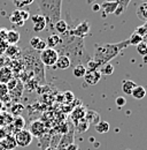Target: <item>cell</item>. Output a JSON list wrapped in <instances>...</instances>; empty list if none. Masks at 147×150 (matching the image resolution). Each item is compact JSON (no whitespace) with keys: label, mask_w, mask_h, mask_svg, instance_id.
Masks as SVG:
<instances>
[{"label":"cell","mask_w":147,"mask_h":150,"mask_svg":"<svg viewBox=\"0 0 147 150\" xmlns=\"http://www.w3.org/2000/svg\"><path fill=\"white\" fill-rule=\"evenodd\" d=\"M115 103H116V105H117V106H120V108H122V106H124V105H125V103H127V100H125V98H124V97H122V96H120V97H117V98H116V100H115Z\"/></svg>","instance_id":"e575fe53"},{"label":"cell","mask_w":147,"mask_h":150,"mask_svg":"<svg viewBox=\"0 0 147 150\" xmlns=\"http://www.w3.org/2000/svg\"><path fill=\"white\" fill-rule=\"evenodd\" d=\"M130 44H129L128 39L120 42V43H115V44L100 45L95 49V52H94V56H93L92 60H94L99 65V67H101L106 64H109L111 59H114L123 49H125Z\"/></svg>","instance_id":"3957f363"},{"label":"cell","mask_w":147,"mask_h":150,"mask_svg":"<svg viewBox=\"0 0 147 150\" xmlns=\"http://www.w3.org/2000/svg\"><path fill=\"white\" fill-rule=\"evenodd\" d=\"M86 73V67L83 64H77L73 69V75L76 79H82L84 77V75Z\"/></svg>","instance_id":"603a6c76"},{"label":"cell","mask_w":147,"mask_h":150,"mask_svg":"<svg viewBox=\"0 0 147 150\" xmlns=\"http://www.w3.org/2000/svg\"><path fill=\"white\" fill-rule=\"evenodd\" d=\"M99 72H100L101 75H106V76L111 75L114 73V66L110 65V64H106V65H104V66L100 67V71Z\"/></svg>","instance_id":"f1b7e54d"},{"label":"cell","mask_w":147,"mask_h":150,"mask_svg":"<svg viewBox=\"0 0 147 150\" xmlns=\"http://www.w3.org/2000/svg\"><path fill=\"white\" fill-rule=\"evenodd\" d=\"M38 8L40 11V15L46 20V27L50 30H54V24L61 20V9H62V0H36Z\"/></svg>","instance_id":"7a4b0ae2"},{"label":"cell","mask_w":147,"mask_h":150,"mask_svg":"<svg viewBox=\"0 0 147 150\" xmlns=\"http://www.w3.org/2000/svg\"><path fill=\"white\" fill-rule=\"evenodd\" d=\"M89 122L85 120V119H80V120H78L77 122H76V129L78 132H85L88 131V128H89Z\"/></svg>","instance_id":"f546056e"},{"label":"cell","mask_w":147,"mask_h":150,"mask_svg":"<svg viewBox=\"0 0 147 150\" xmlns=\"http://www.w3.org/2000/svg\"><path fill=\"white\" fill-rule=\"evenodd\" d=\"M16 83H18V81H16L15 79H12L8 83H6V86H7L8 90H9V91H12V90L14 89V86H16Z\"/></svg>","instance_id":"8d00e7d4"},{"label":"cell","mask_w":147,"mask_h":150,"mask_svg":"<svg viewBox=\"0 0 147 150\" xmlns=\"http://www.w3.org/2000/svg\"><path fill=\"white\" fill-rule=\"evenodd\" d=\"M16 141L14 135L8 134L6 137H4L2 140H0V147L4 150H13L16 148Z\"/></svg>","instance_id":"30bf717a"},{"label":"cell","mask_w":147,"mask_h":150,"mask_svg":"<svg viewBox=\"0 0 147 150\" xmlns=\"http://www.w3.org/2000/svg\"><path fill=\"white\" fill-rule=\"evenodd\" d=\"M24 125H25V120H24L22 117L18 115V117L14 119V124H13V126H14V128H15V131L16 132L23 129V128H24Z\"/></svg>","instance_id":"83f0119b"},{"label":"cell","mask_w":147,"mask_h":150,"mask_svg":"<svg viewBox=\"0 0 147 150\" xmlns=\"http://www.w3.org/2000/svg\"><path fill=\"white\" fill-rule=\"evenodd\" d=\"M94 128H95V131L98 132V133H100V134H106V133L109 132L110 126L107 121H99L97 125H94Z\"/></svg>","instance_id":"d4e9b609"},{"label":"cell","mask_w":147,"mask_h":150,"mask_svg":"<svg viewBox=\"0 0 147 150\" xmlns=\"http://www.w3.org/2000/svg\"><path fill=\"white\" fill-rule=\"evenodd\" d=\"M92 9H93V11H95V12H98V11H100V5H97V4H94V5H92Z\"/></svg>","instance_id":"b9f144b4"},{"label":"cell","mask_w":147,"mask_h":150,"mask_svg":"<svg viewBox=\"0 0 147 150\" xmlns=\"http://www.w3.org/2000/svg\"><path fill=\"white\" fill-rule=\"evenodd\" d=\"M9 20H10V22H12L13 24H15V25H18V27H22V25L25 23V21L23 20L22 15H21V11H20V9L14 11L13 14L9 16Z\"/></svg>","instance_id":"ac0fdd59"},{"label":"cell","mask_w":147,"mask_h":150,"mask_svg":"<svg viewBox=\"0 0 147 150\" xmlns=\"http://www.w3.org/2000/svg\"><path fill=\"white\" fill-rule=\"evenodd\" d=\"M14 5H15V7H18V9H22L24 6H29V5H31L35 0H10Z\"/></svg>","instance_id":"4dcf8cb0"},{"label":"cell","mask_w":147,"mask_h":150,"mask_svg":"<svg viewBox=\"0 0 147 150\" xmlns=\"http://www.w3.org/2000/svg\"><path fill=\"white\" fill-rule=\"evenodd\" d=\"M118 5L120 4L117 0H106L100 5V9H102L105 14H113L117 9Z\"/></svg>","instance_id":"9c48e42d"},{"label":"cell","mask_w":147,"mask_h":150,"mask_svg":"<svg viewBox=\"0 0 147 150\" xmlns=\"http://www.w3.org/2000/svg\"><path fill=\"white\" fill-rule=\"evenodd\" d=\"M60 43H61V36L56 34H51L46 39V45L47 47H51V49H56L60 45Z\"/></svg>","instance_id":"2e32d148"},{"label":"cell","mask_w":147,"mask_h":150,"mask_svg":"<svg viewBox=\"0 0 147 150\" xmlns=\"http://www.w3.org/2000/svg\"><path fill=\"white\" fill-rule=\"evenodd\" d=\"M88 122H89V125H97L100 120H99V114L97 112H94V111H86L85 113V118H84Z\"/></svg>","instance_id":"ffe728a7"},{"label":"cell","mask_w":147,"mask_h":150,"mask_svg":"<svg viewBox=\"0 0 147 150\" xmlns=\"http://www.w3.org/2000/svg\"><path fill=\"white\" fill-rule=\"evenodd\" d=\"M66 150H78V146H77L76 143H71V144H69V146L67 147Z\"/></svg>","instance_id":"60d3db41"},{"label":"cell","mask_w":147,"mask_h":150,"mask_svg":"<svg viewBox=\"0 0 147 150\" xmlns=\"http://www.w3.org/2000/svg\"><path fill=\"white\" fill-rule=\"evenodd\" d=\"M9 90L5 83H0V100L6 102L9 100Z\"/></svg>","instance_id":"484cf974"},{"label":"cell","mask_w":147,"mask_h":150,"mask_svg":"<svg viewBox=\"0 0 147 150\" xmlns=\"http://www.w3.org/2000/svg\"><path fill=\"white\" fill-rule=\"evenodd\" d=\"M66 36V39L61 37V43L57 46V49H55L59 52H61V54L59 56H67L70 60L76 59V61H89L90 56L86 53L85 46H84V38L75 37L68 34V30L66 34H63Z\"/></svg>","instance_id":"6da1fadb"},{"label":"cell","mask_w":147,"mask_h":150,"mask_svg":"<svg viewBox=\"0 0 147 150\" xmlns=\"http://www.w3.org/2000/svg\"><path fill=\"white\" fill-rule=\"evenodd\" d=\"M22 110H23V106H22V105H20V104H18V108H13V109H12L13 113H15L16 115H18L20 113L22 112Z\"/></svg>","instance_id":"74e56055"},{"label":"cell","mask_w":147,"mask_h":150,"mask_svg":"<svg viewBox=\"0 0 147 150\" xmlns=\"http://www.w3.org/2000/svg\"><path fill=\"white\" fill-rule=\"evenodd\" d=\"M8 135V133L6 131V128H2V127H0V140H2L4 137H6Z\"/></svg>","instance_id":"f35d334b"},{"label":"cell","mask_w":147,"mask_h":150,"mask_svg":"<svg viewBox=\"0 0 147 150\" xmlns=\"http://www.w3.org/2000/svg\"><path fill=\"white\" fill-rule=\"evenodd\" d=\"M117 1H118V4H120L118 6H120L123 11H125V9L128 8V5L130 4L131 0H117Z\"/></svg>","instance_id":"d590c367"},{"label":"cell","mask_w":147,"mask_h":150,"mask_svg":"<svg viewBox=\"0 0 147 150\" xmlns=\"http://www.w3.org/2000/svg\"><path fill=\"white\" fill-rule=\"evenodd\" d=\"M20 33L16 30H7V35H6V40H7V44H10V45H16L20 40Z\"/></svg>","instance_id":"9a60e30c"},{"label":"cell","mask_w":147,"mask_h":150,"mask_svg":"<svg viewBox=\"0 0 147 150\" xmlns=\"http://www.w3.org/2000/svg\"><path fill=\"white\" fill-rule=\"evenodd\" d=\"M13 79V72L9 67H0V83H8Z\"/></svg>","instance_id":"5bb4252c"},{"label":"cell","mask_w":147,"mask_h":150,"mask_svg":"<svg viewBox=\"0 0 147 150\" xmlns=\"http://www.w3.org/2000/svg\"><path fill=\"white\" fill-rule=\"evenodd\" d=\"M83 79H84V81H85V83L88 86H94V84H97L100 81L101 74H100L99 69L92 71V69H88L86 68V73H85Z\"/></svg>","instance_id":"ba28073f"},{"label":"cell","mask_w":147,"mask_h":150,"mask_svg":"<svg viewBox=\"0 0 147 150\" xmlns=\"http://www.w3.org/2000/svg\"><path fill=\"white\" fill-rule=\"evenodd\" d=\"M134 33H137L139 36H141V37H146L147 36V22L146 23H144L143 25H139V27H137L136 28V30H134Z\"/></svg>","instance_id":"1f68e13d"},{"label":"cell","mask_w":147,"mask_h":150,"mask_svg":"<svg viewBox=\"0 0 147 150\" xmlns=\"http://www.w3.org/2000/svg\"><path fill=\"white\" fill-rule=\"evenodd\" d=\"M45 150H56V148H55V147H52V146H50V147H47Z\"/></svg>","instance_id":"7bdbcfd3"},{"label":"cell","mask_w":147,"mask_h":150,"mask_svg":"<svg viewBox=\"0 0 147 150\" xmlns=\"http://www.w3.org/2000/svg\"><path fill=\"white\" fill-rule=\"evenodd\" d=\"M64 95H66V96H68V97H67V102H68V103H69V102H71L74 98H75V97H74V95L71 94L70 91H67Z\"/></svg>","instance_id":"ab89813d"},{"label":"cell","mask_w":147,"mask_h":150,"mask_svg":"<svg viewBox=\"0 0 147 150\" xmlns=\"http://www.w3.org/2000/svg\"><path fill=\"white\" fill-rule=\"evenodd\" d=\"M57 58H59V53L55 49L46 47L44 51L40 52V61L43 65L47 67H54Z\"/></svg>","instance_id":"277c9868"},{"label":"cell","mask_w":147,"mask_h":150,"mask_svg":"<svg viewBox=\"0 0 147 150\" xmlns=\"http://www.w3.org/2000/svg\"><path fill=\"white\" fill-rule=\"evenodd\" d=\"M30 45H31V47L34 49V50H36V51H39V52H41V51H44L46 47H47V45H46V40H44V39H41L40 37H32L30 39Z\"/></svg>","instance_id":"7c38bea8"},{"label":"cell","mask_w":147,"mask_h":150,"mask_svg":"<svg viewBox=\"0 0 147 150\" xmlns=\"http://www.w3.org/2000/svg\"><path fill=\"white\" fill-rule=\"evenodd\" d=\"M15 141H16V144L20 146V147H28L31 144L32 142V139L34 136L31 135V133L28 131V129H21V131H18L15 133Z\"/></svg>","instance_id":"5b68a950"},{"label":"cell","mask_w":147,"mask_h":150,"mask_svg":"<svg viewBox=\"0 0 147 150\" xmlns=\"http://www.w3.org/2000/svg\"><path fill=\"white\" fill-rule=\"evenodd\" d=\"M144 61H145V62H147V56L144 57Z\"/></svg>","instance_id":"bcb514c9"},{"label":"cell","mask_w":147,"mask_h":150,"mask_svg":"<svg viewBox=\"0 0 147 150\" xmlns=\"http://www.w3.org/2000/svg\"><path fill=\"white\" fill-rule=\"evenodd\" d=\"M54 30L56 31V33H59L60 35L66 34L67 30H68V24H67V22L62 19L59 20V21L54 24Z\"/></svg>","instance_id":"7402d4cb"},{"label":"cell","mask_w":147,"mask_h":150,"mask_svg":"<svg viewBox=\"0 0 147 150\" xmlns=\"http://www.w3.org/2000/svg\"><path fill=\"white\" fill-rule=\"evenodd\" d=\"M129 44L130 45H134V46H137L139 43H141L143 42V37L141 36H139L137 33H132L131 35H130V37H129Z\"/></svg>","instance_id":"4316f807"},{"label":"cell","mask_w":147,"mask_h":150,"mask_svg":"<svg viewBox=\"0 0 147 150\" xmlns=\"http://www.w3.org/2000/svg\"><path fill=\"white\" fill-rule=\"evenodd\" d=\"M31 20H32V23H34V31L40 33L46 28V20L43 15L36 14L31 18Z\"/></svg>","instance_id":"8fae6325"},{"label":"cell","mask_w":147,"mask_h":150,"mask_svg":"<svg viewBox=\"0 0 147 150\" xmlns=\"http://www.w3.org/2000/svg\"><path fill=\"white\" fill-rule=\"evenodd\" d=\"M131 96H132L134 99H143V98L146 96V89H145L143 86H137V87L132 90Z\"/></svg>","instance_id":"44dd1931"},{"label":"cell","mask_w":147,"mask_h":150,"mask_svg":"<svg viewBox=\"0 0 147 150\" xmlns=\"http://www.w3.org/2000/svg\"><path fill=\"white\" fill-rule=\"evenodd\" d=\"M85 113H86V110H85L83 106H78V108H76V109L73 111L71 119H73L75 122H77L78 120L85 118Z\"/></svg>","instance_id":"d6986e66"},{"label":"cell","mask_w":147,"mask_h":150,"mask_svg":"<svg viewBox=\"0 0 147 150\" xmlns=\"http://www.w3.org/2000/svg\"><path fill=\"white\" fill-rule=\"evenodd\" d=\"M143 42H144V43H145V44H146V45H147V36H146V37H144V38H143Z\"/></svg>","instance_id":"ee69618b"},{"label":"cell","mask_w":147,"mask_h":150,"mask_svg":"<svg viewBox=\"0 0 147 150\" xmlns=\"http://www.w3.org/2000/svg\"><path fill=\"white\" fill-rule=\"evenodd\" d=\"M137 16L138 19L143 22H147V1L141 2L140 5H138L137 7Z\"/></svg>","instance_id":"e0dca14e"},{"label":"cell","mask_w":147,"mask_h":150,"mask_svg":"<svg viewBox=\"0 0 147 150\" xmlns=\"http://www.w3.org/2000/svg\"><path fill=\"white\" fill-rule=\"evenodd\" d=\"M136 87H137V84H136L133 81H131V80H125V81L123 82V84H122V91L125 95H131L132 90H133Z\"/></svg>","instance_id":"cb8c5ba5"},{"label":"cell","mask_w":147,"mask_h":150,"mask_svg":"<svg viewBox=\"0 0 147 150\" xmlns=\"http://www.w3.org/2000/svg\"><path fill=\"white\" fill-rule=\"evenodd\" d=\"M18 51H20V49H18V46H15V45H10V46H8V47H7L6 53H7L9 57H13L14 54L18 53Z\"/></svg>","instance_id":"836d02e7"},{"label":"cell","mask_w":147,"mask_h":150,"mask_svg":"<svg viewBox=\"0 0 147 150\" xmlns=\"http://www.w3.org/2000/svg\"><path fill=\"white\" fill-rule=\"evenodd\" d=\"M93 1H95V0H88V4L92 5V2H93Z\"/></svg>","instance_id":"f6af8a7d"},{"label":"cell","mask_w":147,"mask_h":150,"mask_svg":"<svg viewBox=\"0 0 147 150\" xmlns=\"http://www.w3.org/2000/svg\"><path fill=\"white\" fill-rule=\"evenodd\" d=\"M71 66V60L68 58L67 56H59L56 62H55V68L57 69H67Z\"/></svg>","instance_id":"4fadbf2b"},{"label":"cell","mask_w":147,"mask_h":150,"mask_svg":"<svg viewBox=\"0 0 147 150\" xmlns=\"http://www.w3.org/2000/svg\"><path fill=\"white\" fill-rule=\"evenodd\" d=\"M29 132L31 133L32 136H36V137H39V139H40V137L44 136L45 133H46L45 124H44L43 121H40V120H35V121L31 122Z\"/></svg>","instance_id":"52a82bcc"},{"label":"cell","mask_w":147,"mask_h":150,"mask_svg":"<svg viewBox=\"0 0 147 150\" xmlns=\"http://www.w3.org/2000/svg\"><path fill=\"white\" fill-rule=\"evenodd\" d=\"M90 31V24L88 21H84L82 23H79L76 28H74L71 30L68 29V34L75 36V37H79V38H84Z\"/></svg>","instance_id":"8992f818"},{"label":"cell","mask_w":147,"mask_h":150,"mask_svg":"<svg viewBox=\"0 0 147 150\" xmlns=\"http://www.w3.org/2000/svg\"><path fill=\"white\" fill-rule=\"evenodd\" d=\"M137 52L140 54L141 57H145L147 56V45L144 43V42H141V43H139L137 46Z\"/></svg>","instance_id":"d6a6232c"}]
</instances>
